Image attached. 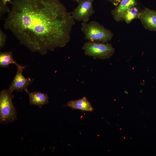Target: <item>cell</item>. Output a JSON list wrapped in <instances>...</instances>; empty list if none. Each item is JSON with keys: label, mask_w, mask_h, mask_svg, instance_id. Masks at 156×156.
I'll return each instance as SVG.
<instances>
[{"label": "cell", "mask_w": 156, "mask_h": 156, "mask_svg": "<svg viewBox=\"0 0 156 156\" xmlns=\"http://www.w3.org/2000/svg\"><path fill=\"white\" fill-rule=\"evenodd\" d=\"M4 26L33 52L42 55L66 46L75 24L60 0H13Z\"/></svg>", "instance_id": "1"}, {"label": "cell", "mask_w": 156, "mask_h": 156, "mask_svg": "<svg viewBox=\"0 0 156 156\" xmlns=\"http://www.w3.org/2000/svg\"><path fill=\"white\" fill-rule=\"evenodd\" d=\"M81 30L84 34V39L90 41L107 43L113 37L110 30L95 21L88 23L82 22Z\"/></svg>", "instance_id": "2"}, {"label": "cell", "mask_w": 156, "mask_h": 156, "mask_svg": "<svg viewBox=\"0 0 156 156\" xmlns=\"http://www.w3.org/2000/svg\"><path fill=\"white\" fill-rule=\"evenodd\" d=\"M8 89L2 90L0 93V121L3 123L13 122L17 119V112L14 105V95Z\"/></svg>", "instance_id": "3"}, {"label": "cell", "mask_w": 156, "mask_h": 156, "mask_svg": "<svg viewBox=\"0 0 156 156\" xmlns=\"http://www.w3.org/2000/svg\"><path fill=\"white\" fill-rule=\"evenodd\" d=\"M82 49L86 55L101 60L111 57L115 50L110 44L90 41L85 43Z\"/></svg>", "instance_id": "4"}, {"label": "cell", "mask_w": 156, "mask_h": 156, "mask_svg": "<svg viewBox=\"0 0 156 156\" xmlns=\"http://www.w3.org/2000/svg\"><path fill=\"white\" fill-rule=\"evenodd\" d=\"M94 0H82L71 13L75 20L87 23L94 13L93 4Z\"/></svg>", "instance_id": "5"}, {"label": "cell", "mask_w": 156, "mask_h": 156, "mask_svg": "<svg viewBox=\"0 0 156 156\" xmlns=\"http://www.w3.org/2000/svg\"><path fill=\"white\" fill-rule=\"evenodd\" d=\"M26 67L21 65L17 67L16 74L9 88L12 92L15 90L21 92L25 91L34 80L35 78H27L23 75V71Z\"/></svg>", "instance_id": "6"}, {"label": "cell", "mask_w": 156, "mask_h": 156, "mask_svg": "<svg viewBox=\"0 0 156 156\" xmlns=\"http://www.w3.org/2000/svg\"><path fill=\"white\" fill-rule=\"evenodd\" d=\"M138 18L146 29L156 31V11L145 8Z\"/></svg>", "instance_id": "7"}, {"label": "cell", "mask_w": 156, "mask_h": 156, "mask_svg": "<svg viewBox=\"0 0 156 156\" xmlns=\"http://www.w3.org/2000/svg\"><path fill=\"white\" fill-rule=\"evenodd\" d=\"M136 0H121L118 6L112 11L114 20L117 22L123 20L125 14L130 7L136 6Z\"/></svg>", "instance_id": "8"}, {"label": "cell", "mask_w": 156, "mask_h": 156, "mask_svg": "<svg viewBox=\"0 0 156 156\" xmlns=\"http://www.w3.org/2000/svg\"><path fill=\"white\" fill-rule=\"evenodd\" d=\"M25 91L28 95L29 103L31 105H36L40 108L49 103L48 97L46 94L37 91L30 92L27 89Z\"/></svg>", "instance_id": "9"}, {"label": "cell", "mask_w": 156, "mask_h": 156, "mask_svg": "<svg viewBox=\"0 0 156 156\" xmlns=\"http://www.w3.org/2000/svg\"><path fill=\"white\" fill-rule=\"evenodd\" d=\"M72 109H78L83 111L92 112L94 108L91 103L85 97L77 100L69 101L64 105Z\"/></svg>", "instance_id": "10"}, {"label": "cell", "mask_w": 156, "mask_h": 156, "mask_svg": "<svg viewBox=\"0 0 156 156\" xmlns=\"http://www.w3.org/2000/svg\"><path fill=\"white\" fill-rule=\"evenodd\" d=\"M11 51L0 52V66L3 68H8L10 64H13L16 67L20 65L14 60Z\"/></svg>", "instance_id": "11"}, {"label": "cell", "mask_w": 156, "mask_h": 156, "mask_svg": "<svg viewBox=\"0 0 156 156\" xmlns=\"http://www.w3.org/2000/svg\"><path fill=\"white\" fill-rule=\"evenodd\" d=\"M140 13L135 6L129 8L125 14L123 20L127 23H130L134 19L138 18Z\"/></svg>", "instance_id": "12"}, {"label": "cell", "mask_w": 156, "mask_h": 156, "mask_svg": "<svg viewBox=\"0 0 156 156\" xmlns=\"http://www.w3.org/2000/svg\"><path fill=\"white\" fill-rule=\"evenodd\" d=\"M10 11L9 8L6 4L4 3L3 0H0V17L6 12H9Z\"/></svg>", "instance_id": "13"}, {"label": "cell", "mask_w": 156, "mask_h": 156, "mask_svg": "<svg viewBox=\"0 0 156 156\" xmlns=\"http://www.w3.org/2000/svg\"><path fill=\"white\" fill-rule=\"evenodd\" d=\"M7 39L6 35L4 33L2 30H0V49L3 48L4 46Z\"/></svg>", "instance_id": "14"}, {"label": "cell", "mask_w": 156, "mask_h": 156, "mask_svg": "<svg viewBox=\"0 0 156 156\" xmlns=\"http://www.w3.org/2000/svg\"><path fill=\"white\" fill-rule=\"evenodd\" d=\"M112 3L115 6L117 5L120 3L121 0H106Z\"/></svg>", "instance_id": "15"}, {"label": "cell", "mask_w": 156, "mask_h": 156, "mask_svg": "<svg viewBox=\"0 0 156 156\" xmlns=\"http://www.w3.org/2000/svg\"><path fill=\"white\" fill-rule=\"evenodd\" d=\"M4 3L5 4H6V3L7 2H10L12 0H3Z\"/></svg>", "instance_id": "16"}, {"label": "cell", "mask_w": 156, "mask_h": 156, "mask_svg": "<svg viewBox=\"0 0 156 156\" xmlns=\"http://www.w3.org/2000/svg\"><path fill=\"white\" fill-rule=\"evenodd\" d=\"M72 0L75 1L78 3L82 0Z\"/></svg>", "instance_id": "17"}]
</instances>
